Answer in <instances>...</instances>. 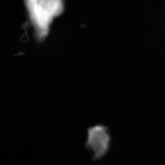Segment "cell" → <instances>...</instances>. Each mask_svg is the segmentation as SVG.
I'll use <instances>...</instances> for the list:
<instances>
[{"label":"cell","mask_w":165,"mask_h":165,"mask_svg":"<svg viewBox=\"0 0 165 165\" xmlns=\"http://www.w3.org/2000/svg\"><path fill=\"white\" fill-rule=\"evenodd\" d=\"M111 142L108 127L99 124L87 128L85 146L91 153L93 160H99L105 156L109 150Z\"/></svg>","instance_id":"cell-2"},{"label":"cell","mask_w":165,"mask_h":165,"mask_svg":"<svg viewBox=\"0 0 165 165\" xmlns=\"http://www.w3.org/2000/svg\"><path fill=\"white\" fill-rule=\"evenodd\" d=\"M32 21L40 39L46 35L53 19L62 11L61 0H25Z\"/></svg>","instance_id":"cell-1"}]
</instances>
